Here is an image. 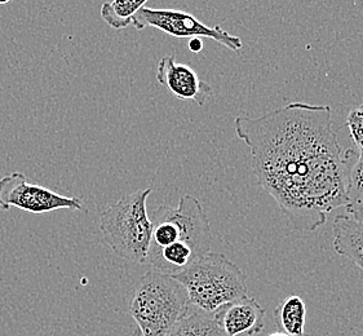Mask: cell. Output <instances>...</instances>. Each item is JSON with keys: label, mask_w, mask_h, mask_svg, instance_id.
Wrapping results in <instances>:
<instances>
[{"label": "cell", "mask_w": 363, "mask_h": 336, "mask_svg": "<svg viewBox=\"0 0 363 336\" xmlns=\"http://www.w3.org/2000/svg\"><path fill=\"white\" fill-rule=\"evenodd\" d=\"M234 130L251 152L257 181L295 230L314 232L330 212L348 207L331 106L289 103L260 117H237Z\"/></svg>", "instance_id": "obj_1"}, {"label": "cell", "mask_w": 363, "mask_h": 336, "mask_svg": "<svg viewBox=\"0 0 363 336\" xmlns=\"http://www.w3.org/2000/svg\"><path fill=\"white\" fill-rule=\"evenodd\" d=\"M150 221L153 229L146 263L154 271L174 277L210 252V221L193 196H182L177 207L160 206Z\"/></svg>", "instance_id": "obj_2"}, {"label": "cell", "mask_w": 363, "mask_h": 336, "mask_svg": "<svg viewBox=\"0 0 363 336\" xmlns=\"http://www.w3.org/2000/svg\"><path fill=\"white\" fill-rule=\"evenodd\" d=\"M191 308L184 286L160 271H146L133 290L128 310L143 336H167Z\"/></svg>", "instance_id": "obj_3"}, {"label": "cell", "mask_w": 363, "mask_h": 336, "mask_svg": "<svg viewBox=\"0 0 363 336\" xmlns=\"http://www.w3.org/2000/svg\"><path fill=\"white\" fill-rule=\"evenodd\" d=\"M186 290L190 304L207 313L247 295V276L224 254L208 252L174 276Z\"/></svg>", "instance_id": "obj_4"}, {"label": "cell", "mask_w": 363, "mask_h": 336, "mask_svg": "<svg viewBox=\"0 0 363 336\" xmlns=\"http://www.w3.org/2000/svg\"><path fill=\"white\" fill-rule=\"evenodd\" d=\"M152 191L146 188L125 194L100 215L104 241L116 256L131 263L147 262L153 225L146 202Z\"/></svg>", "instance_id": "obj_5"}, {"label": "cell", "mask_w": 363, "mask_h": 336, "mask_svg": "<svg viewBox=\"0 0 363 336\" xmlns=\"http://www.w3.org/2000/svg\"><path fill=\"white\" fill-rule=\"evenodd\" d=\"M146 26H152L167 34L169 37L180 38H207L212 39L230 51L238 52L242 50L243 43L240 37L229 34L220 26H208L196 17L184 12L180 9H153L144 7L138 16L133 28L144 30Z\"/></svg>", "instance_id": "obj_6"}, {"label": "cell", "mask_w": 363, "mask_h": 336, "mask_svg": "<svg viewBox=\"0 0 363 336\" xmlns=\"http://www.w3.org/2000/svg\"><path fill=\"white\" fill-rule=\"evenodd\" d=\"M12 207L35 215L58 210H83L79 198L66 197L48 188L30 184L28 177L18 171L0 179V208L9 211Z\"/></svg>", "instance_id": "obj_7"}, {"label": "cell", "mask_w": 363, "mask_h": 336, "mask_svg": "<svg viewBox=\"0 0 363 336\" xmlns=\"http://www.w3.org/2000/svg\"><path fill=\"white\" fill-rule=\"evenodd\" d=\"M155 78L162 87L182 101L203 106L212 95L210 84L202 81L193 67L177 62L174 56H164L158 61Z\"/></svg>", "instance_id": "obj_8"}, {"label": "cell", "mask_w": 363, "mask_h": 336, "mask_svg": "<svg viewBox=\"0 0 363 336\" xmlns=\"http://www.w3.org/2000/svg\"><path fill=\"white\" fill-rule=\"evenodd\" d=\"M213 315L228 336H254L264 330L265 310L250 295L223 306Z\"/></svg>", "instance_id": "obj_9"}, {"label": "cell", "mask_w": 363, "mask_h": 336, "mask_svg": "<svg viewBox=\"0 0 363 336\" xmlns=\"http://www.w3.org/2000/svg\"><path fill=\"white\" fill-rule=\"evenodd\" d=\"M334 250L363 271V220L337 215L333 223Z\"/></svg>", "instance_id": "obj_10"}, {"label": "cell", "mask_w": 363, "mask_h": 336, "mask_svg": "<svg viewBox=\"0 0 363 336\" xmlns=\"http://www.w3.org/2000/svg\"><path fill=\"white\" fill-rule=\"evenodd\" d=\"M167 336H228L213 313L190 308L188 315L174 325Z\"/></svg>", "instance_id": "obj_11"}, {"label": "cell", "mask_w": 363, "mask_h": 336, "mask_svg": "<svg viewBox=\"0 0 363 336\" xmlns=\"http://www.w3.org/2000/svg\"><path fill=\"white\" fill-rule=\"evenodd\" d=\"M278 331L290 336H306V306L298 295H291L278 304L274 310Z\"/></svg>", "instance_id": "obj_12"}, {"label": "cell", "mask_w": 363, "mask_h": 336, "mask_svg": "<svg viewBox=\"0 0 363 336\" xmlns=\"http://www.w3.org/2000/svg\"><path fill=\"white\" fill-rule=\"evenodd\" d=\"M147 0H111L105 1L100 9L102 20L111 29L122 30L133 26L138 12Z\"/></svg>", "instance_id": "obj_13"}, {"label": "cell", "mask_w": 363, "mask_h": 336, "mask_svg": "<svg viewBox=\"0 0 363 336\" xmlns=\"http://www.w3.org/2000/svg\"><path fill=\"white\" fill-rule=\"evenodd\" d=\"M344 161V185L352 208L363 202V153L348 149L342 154Z\"/></svg>", "instance_id": "obj_14"}, {"label": "cell", "mask_w": 363, "mask_h": 336, "mask_svg": "<svg viewBox=\"0 0 363 336\" xmlns=\"http://www.w3.org/2000/svg\"><path fill=\"white\" fill-rule=\"evenodd\" d=\"M345 127H348L353 149L363 153V103L349 111Z\"/></svg>", "instance_id": "obj_15"}, {"label": "cell", "mask_w": 363, "mask_h": 336, "mask_svg": "<svg viewBox=\"0 0 363 336\" xmlns=\"http://www.w3.org/2000/svg\"><path fill=\"white\" fill-rule=\"evenodd\" d=\"M189 50L193 53H199L203 50V42L201 38H191L189 40Z\"/></svg>", "instance_id": "obj_16"}, {"label": "cell", "mask_w": 363, "mask_h": 336, "mask_svg": "<svg viewBox=\"0 0 363 336\" xmlns=\"http://www.w3.org/2000/svg\"><path fill=\"white\" fill-rule=\"evenodd\" d=\"M347 212L353 215L356 219L363 220V202L361 205L352 207V208H347Z\"/></svg>", "instance_id": "obj_17"}, {"label": "cell", "mask_w": 363, "mask_h": 336, "mask_svg": "<svg viewBox=\"0 0 363 336\" xmlns=\"http://www.w3.org/2000/svg\"><path fill=\"white\" fill-rule=\"evenodd\" d=\"M268 336H290V335H287V334H284V332H281V331H276V332H272V334H269Z\"/></svg>", "instance_id": "obj_18"}, {"label": "cell", "mask_w": 363, "mask_h": 336, "mask_svg": "<svg viewBox=\"0 0 363 336\" xmlns=\"http://www.w3.org/2000/svg\"><path fill=\"white\" fill-rule=\"evenodd\" d=\"M11 0H0V6H7Z\"/></svg>", "instance_id": "obj_19"}]
</instances>
